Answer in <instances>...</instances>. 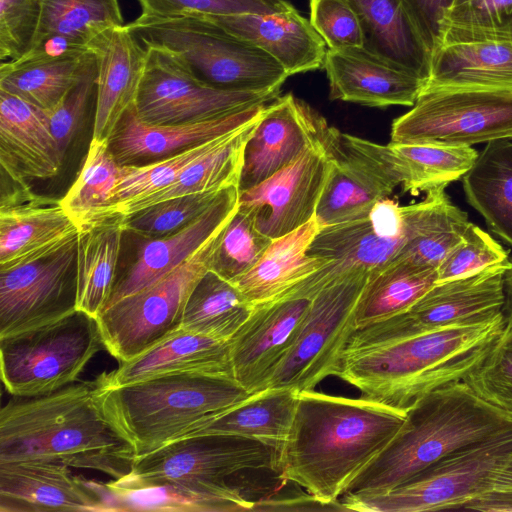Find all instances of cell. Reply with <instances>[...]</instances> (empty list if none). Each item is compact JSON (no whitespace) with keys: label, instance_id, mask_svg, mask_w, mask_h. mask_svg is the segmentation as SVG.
<instances>
[{"label":"cell","instance_id":"1","mask_svg":"<svg viewBox=\"0 0 512 512\" xmlns=\"http://www.w3.org/2000/svg\"><path fill=\"white\" fill-rule=\"evenodd\" d=\"M406 412L360 396L299 392L289 435L278 450V478L325 502L346 493L354 478L385 448Z\"/></svg>","mask_w":512,"mask_h":512},{"label":"cell","instance_id":"2","mask_svg":"<svg viewBox=\"0 0 512 512\" xmlns=\"http://www.w3.org/2000/svg\"><path fill=\"white\" fill-rule=\"evenodd\" d=\"M101 376L51 393L15 397L0 410V462L46 461L119 479L136 453L106 415Z\"/></svg>","mask_w":512,"mask_h":512},{"label":"cell","instance_id":"3","mask_svg":"<svg viewBox=\"0 0 512 512\" xmlns=\"http://www.w3.org/2000/svg\"><path fill=\"white\" fill-rule=\"evenodd\" d=\"M504 314L357 350H345L337 377L360 396L407 411L418 399L464 381L501 334Z\"/></svg>","mask_w":512,"mask_h":512},{"label":"cell","instance_id":"4","mask_svg":"<svg viewBox=\"0 0 512 512\" xmlns=\"http://www.w3.org/2000/svg\"><path fill=\"white\" fill-rule=\"evenodd\" d=\"M512 429V415L481 399L464 381L427 393L385 448L354 478L346 493L389 491L441 458Z\"/></svg>","mask_w":512,"mask_h":512},{"label":"cell","instance_id":"5","mask_svg":"<svg viewBox=\"0 0 512 512\" xmlns=\"http://www.w3.org/2000/svg\"><path fill=\"white\" fill-rule=\"evenodd\" d=\"M100 399L136 458L190 436L249 393L233 376L188 372L120 386L101 375Z\"/></svg>","mask_w":512,"mask_h":512},{"label":"cell","instance_id":"6","mask_svg":"<svg viewBox=\"0 0 512 512\" xmlns=\"http://www.w3.org/2000/svg\"><path fill=\"white\" fill-rule=\"evenodd\" d=\"M145 46L183 59L208 85L235 92H280L289 77L282 65L253 43L196 15H139L126 24Z\"/></svg>","mask_w":512,"mask_h":512},{"label":"cell","instance_id":"7","mask_svg":"<svg viewBox=\"0 0 512 512\" xmlns=\"http://www.w3.org/2000/svg\"><path fill=\"white\" fill-rule=\"evenodd\" d=\"M512 456V429L463 447L383 493H345L347 511L424 512L462 507L491 489L499 468Z\"/></svg>","mask_w":512,"mask_h":512},{"label":"cell","instance_id":"8","mask_svg":"<svg viewBox=\"0 0 512 512\" xmlns=\"http://www.w3.org/2000/svg\"><path fill=\"white\" fill-rule=\"evenodd\" d=\"M105 344L97 318L76 310L51 324L0 338L5 390L34 397L74 383Z\"/></svg>","mask_w":512,"mask_h":512},{"label":"cell","instance_id":"9","mask_svg":"<svg viewBox=\"0 0 512 512\" xmlns=\"http://www.w3.org/2000/svg\"><path fill=\"white\" fill-rule=\"evenodd\" d=\"M224 226L158 281L116 301L99 314L97 320L105 349L113 357L120 362L128 361L181 327L187 298L210 269L216 241Z\"/></svg>","mask_w":512,"mask_h":512},{"label":"cell","instance_id":"10","mask_svg":"<svg viewBox=\"0 0 512 512\" xmlns=\"http://www.w3.org/2000/svg\"><path fill=\"white\" fill-rule=\"evenodd\" d=\"M370 272L355 271L320 289L291 347L275 367L266 388L314 390L337 376L352 334L357 330V302Z\"/></svg>","mask_w":512,"mask_h":512},{"label":"cell","instance_id":"11","mask_svg":"<svg viewBox=\"0 0 512 512\" xmlns=\"http://www.w3.org/2000/svg\"><path fill=\"white\" fill-rule=\"evenodd\" d=\"M391 142L472 146L512 139V94L467 89L423 90L412 108L394 119Z\"/></svg>","mask_w":512,"mask_h":512},{"label":"cell","instance_id":"12","mask_svg":"<svg viewBox=\"0 0 512 512\" xmlns=\"http://www.w3.org/2000/svg\"><path fill=\"white\" fill-rule=\"evenodd\" d=\"M509 265H496L437 282L405 312L357 329L345 350L363 349L504 314V275Z\"/></svg>","mask_w":512,"mask_h":512},{"label":"cell","instance_id":"13","mask_svg":"<svg viewBox=\"0 0 512 512\" xmlns=\"http://www.w3.org/2000/svg\"><path fill=\"white\" fill-rule=\"evenodd\" d=\"M145 47L144 73L134 105L137 117L145 123L206 121L279 97L280 92H235L212 87L176 54L160 47Z\"/></svg>","mask_w":512,"mask_h":512},{"label":"cell","instance_id":"14","mask_svg":"<svg viewBox=\"0 0 512 512\" xmlns=\"http://www.w3.org/2000/svg\"><path fill=\"white\" fill-rule=\"evenodd\" d=\"M404 242L403 208L384 198L350 219L320 227L307 252L327 263L279 298H312L346 274L371 272L395 258Z\"/></svg>","mask_w":512,"mask_h":512},{"label":"cell","instance_id":"15","mask_svg":"<svg viewBox=\"0 0 512 512\" xmlns=\"http://www.w3.org/2000/svg\"><path fill=\"white\" fill-rule=\"evenodd\" d=\"M277 455L276 448L247 437L191 435L137 457L125 477L138 482L225 486L230 476L242 471H276Z\"/></svg>","mask_w":512,"mask_h":512},{"label":"cell","instance_id":"16","mask_svg":"<svg viewBox=\"0 0 512 512\" xmlns=\"http://www.w3.org/2000/svg\"><path fill=\"white\" fill-rule=\"evenodd\" d=\"M319 139L331 162L316 219L320 227L350 219L386 198L403 183L389 145H381L329 126L324 119Z\"/></svg>","mask_w":512,"mask_h":512},{"label":"cell","instance_id":"17","mask_svg":"<svg viewBox=\"0 0 512 512\" xmlns=\"http://www.w3.org/2000/svg\"><path fill=\"white\" fill-rule=\"evenodd\" d=\"M77 243L78 235L32 261L0 270V338L77 310Z\"/></svg>","mask_w":512,"mask_h":512},{"label":"cell","instance_id":"18","mask_svg":"<svg viewBox=\"0 0 512 512\" xmlns=\"http://www.w3.org/2000/svg\"><path fill=\"white\" fill-rule=\"evenodd\" d=\"M238 197L237 186L223 190L203 214L170 235L152 238L124 230L120 254L124 259L120 258L106 307L152 285L183 263L229 221L237 210Z\"/></svg>","mask_w":512,"mask_h":512},{"label":"cell","instance_id":"19","mask_svg":"<svg viewBox=\"0 0 512 512\" xmlns=\"http://www.w3.org/2000/svg\"><path fill=\"white\" fill-rule=\"evenodd\" d=\"M330 167L318 136L289 166L239 193L238 209L248 214L264 235L271 239L284 236L316 216Z\"/></svg>","mask_w":512,"mask_h":512},{"label":"cell","instance_id":"20","mask_svg":"<svg viewBox=\"0 0 512 512\" xmlns=\"http://www.w3.org/2000/svg\"><path fill=\"white\" fill-rule=\"evenodd\" d=\"M324 118L288 93L266 105L243 151L239 193L289 166L318 139Z\"/></svg>","mask_w":512,"mask_h":512},{"label":"cell","instance_id":"21","mask_svg":"<svg viewBox=\"0 0 512 512\" xmlns=\"http://www.w3.org/2000/svg\"><path fill=\"white\" fill-rule=\"evenodd\" d=\"M310 304L311 298L285 297L254 306L229 340L233 376L249 394L266 388L294 342Z\"/></svg>","mask_w":512,"mask_h":512},{"label":"cell","instance_id":"22","mask_svg":"<svg viewBox=\"0 0 512 512\" xmlns=\"http://www.w3.org/2000/svg\"><path fill=\"white\" fill-rule=\"evenodd\" d=\"M90 480L46 461L0 462V512H102Z\"/></svg>","mask_w":512,"mask_h":512},{"label":"cell","instance_id":"23","mask_svg":"<svg viewBox=\"0 0 512 512\" xmlns=\"http://www.w3.org/2000/svg\"><path fill=\"white\" fill-rule=\"evenodd\" d=\"M269 104V103H268ZM267 104H258L233 114L200 122L149 124L131 107L108 140L119 165L151 163L203 144L259 118Z\"/></svg>","mask_w":512,"mask_h":512},{"label":"cell","instance_id":"24","mask_svg":"<svg viewBox=\"0 0 512 512\" xmlns=\"http://www.w3.org/2000/svg\"><path fill=\"white\" fill-rule=\"evenodd\" d=\"M97 62V86L91 141H108L122 116L135 105L147 48L123 25L90 42Z\"/></svg>","mask_w":512,"mask_h":512},{"label":"cell","instance_id":"25","mask_svg":"<svg viewBox=\"0 0 512 512\" xmlns=\"http://www.w3.org/2000/svg\"><path fill=\"white\" fill-rule=\"evenodd\" d=\"M323 68L332 100L370 107L413 106L426 84L364 47L327 49Z\"/></svg>","mask_w":512,"mask_h":512},{"label":"cell","instance_id":"26","mask_svg":"<svg viewBox=\"0 0 512 512\" xmlns=\"http://www.w3.org/2000/svg\"><path fill=\"white\" fill-rule=\"evenodd\" d=\"M46 112L0 90L1 175L14 179H47L63 164Z\"/></svg>","mask_w":512,"mask_h":512},{"label":"cell","instance_id":"27","mask_svg":"<svg viewBox=\"0 0 512 512\" xmlns=\"http://www.w3.org/2000/svg\"><path fill=\"white\" fill-rule=\"evenodd\" d=\"M90 482L102 499V512H238L252 511L254 505L230 484L203 487L138 482L125 476L107 483Z\"/></svg>","mask_w":512,"mask_h":512},{"label":"cell","instance_id":"28","mask_svg":"<svg viewBox=\"0 0 512 512\" xmlns=\"http://www.w3.org/2000/svg\"><path fill=\"white\" fill-rule=\"evenodd\" d=\"M230 33L260 47L289 76L323 68L326 43L310 20L293 6L273 14H240L208 18Z\"/></svg>","mask_w":512,"mask_h":512},{"label":"cell","instance_id":"29","mask_svg":"<svg viewBox=\"0 0 512 512\" xmlns=\"http://www.w3.org/2000/svg\"><path fill=\"white\" fill-rule=\"evenodd\" d=\"M60 199L33 194L0 207V270L32 261L78 235Z\"/></svg>","mask_w":512,"mask_h":512},{"label":"cell","instance_id":"30","mask_svg":"<svg viewBox=\"0 0 512 512\" xmlns=\"http://www.w3.org/2000/svg\"><path fill=\"white\" fill-rule=\"evenodd\" d=\"M199 372L233 376L229 341L179 328L140 355L105 372L112 386L178 373ZM234 377V376H233Z\"/></svg>","mask_w":512,"mask_h":512},{"label":"cell","instance_id":"31","mask_svg":"<svg viewBox=\"0 0 512 512\" xmlns=\"http://www.w3.org/2000/svg\"><path fill=\"white\" fill-rule=\"evenodd\" d=\"M467 89L512 94V43L439 45L423 90Z\"/></svg>","mask_w":512,"mask_h":512},{"label":"cell","instance_id":"32","mask_svg":"<svg viewBox=\"0 0 512 512\" xmlns=\"http://www.w3.org/2000/svg\"><path fill=\"white\" fill-rule=\"evenodd\" d=\"M96 65L90 49L59 56L26 54L1 62L0 90L52 111Z\"/></svg>","mask_w":512,"mask_h":512},{"label":"cell","instance_id":"33","mask_svg":"<svg viewBox=\"0 0 512 512\" xmlns=\"http://www.w3.org/2000/svg\"><path fill=\"white\" fill-rule=\"evenodd\" d=\"M319 229L315 216L298 229L273 239L255 266L233 284L252 306L276 300L327 263L307 252Z\"/></svg>","mask_w":512,"mask_h":512},{"label":"cell","instance_id":"34","mask_svg":"<svg viewBox=\"0 0 512 512\" xmlns=\"http://www.w3.org/2000/svg\"><path fill=\"white\" fill-rule=\"evenodd\" d=\"M349 1L361 23L363 47L426 82L432 54L413 24L403 0Z\"/></svg>","mask_w":512,"mask_h":512},{"label":"cell","instance_id":"35","mask_svg":"<svg viewBox=\"0 0 512 512\" xmlns=\"http://www.w3.org/2000/svg\"><path fill=\"white\" fill-rule=\"evenodd\" d=\"M124 217L114 215L79 228L76 309L95 318L106 307L116 279Z\"/></svg>","mask_w":512,"mask_h":512},{"label":"cell","instance_id":"36","mask_svg":"<svg viewBox=\"0 0 512 512\" xmlns=\"http://www.w3.org/2000/svg\"><path fill=\"white\" fill-rule=\"evenodd\" d=\"M405 242L395 258H404L438 269L446 255L462 240L469 224L444 188L426 193L417 203L402 206Z\"/></svg>","mask_w":512,"mask_h":512},{"label":"cell","instance_id":"37","mask_svg":"<svg viewBox=\"0 0 512 512\" xmlns=\"http://www.w3.org/2000/svg\"><path fill=\"white\" fill-rule=\"evenodd\" d=\"M259 118L222 136L212 150L190 164L171 184L122 206L111 216L125 217L175 197L238 187L244 147Z\"/></svg>","mask_w":512,"mask_h":512},{"label":"cell","instance_id":"38","mask_svg":"<svg viewBox=\"0 0 512 512\" xmlns=\"http://www.w3.org/2000/svg\"><path fill=\"white\" fill-rule=\"evenodd\" d=\"M298 397L297 390L286 387L265 388L251 393L192 435H237L255 439L279 450L289 435Z\"/></svg>","mask_w":512,"mask_h":512},{"label":"cell","instance_id":"39","mask_svg":"<svg viewBox=\"0 0 512 512\" xmlns=\"http://www.w3.org/2000/svg\"><path fill=\"white\" fill-rule=\"evenodd\" d=\"M437 282V268L404 258L374 269L357 302V329L405 312Z\"/></svg>","mask_w":512,"mask_h":512},{"label":"cell","instance_id":"40","mask_svg":"<svg viewBox=\"0 0 512 512\" xmlns=\"http://www.w3.org/2000/svg\"><path fill=\"white\" fill-rule=\"evenodd\" d=\"M466 199L490 229L512 246V141L488 142L462 177Z\"/></svg>","mask_w":512,"mask_h":512},{"label":"cell","instance_id":"41","mask_svg":"<svg viewBox=\"0 0 512 512\" xmlns=\"http://www.w3.org/2000/svg\"><path fill=\"white\" fill-rule=\"evenodd\" d=\"M253 308L235 284L209 269L187 298L180 328L229 341L247 321Z\"/></svg>","mask_w":512,"mask_h":512},{"label":"cell","instance_id":"42","mask_svg":"<svg viewBox=\"0 0 512 512\" xmlns=\"http://www.w3.org/2000/svg\"><path fill=\"white\" fill-rule=\"evenodd\" d=\"M403 175V190L412 195L445 188L474 165L478 152L471 146L428 142H390Z\"/></svg>","mask_w":512,"mask_h":512},{"label":"cell","instance_id":"43","mask_svg":"<svg viewBox=\"0 0 512 512\" xmlns=\"http://www.w3.org/2000/svg\"><path fill=\"white\" fill-rule=\"evenodd\" d=\"M123 25L119 0H42L39 27L30 50L52 36H63L78 47L88 48L103 32Z\"/></svg>","mask_w":512,"mask_h":512},{"label":"cell","instance_id":"44","mask_svg":"<svg viewBox=\"0 0 512 512\" xmlns=\"http://www.w3.org/2000/svg\"><path fill=\"white\" fill-rule=\"evenodd\" d=\"M120 165L108 141H91L82 168L60 204L78 230L101 217L117 184Z\"/></svg>","mask_w":512,"mask_h":512},{"label":"cell","instance_id":"45","mask_svg":"<svg viewBox=\"0 0 512 512\" xmlns=\"http://www.w3.org/2000/svg\"><path fill=\"white\" fill-rule=\"evenodd\" d=\"M463 42L512 43V0H471L449 8L439 45Z\"/></svg>","mask_w":512,"mask_h":512},{"label":"cell","instance_id":"46","mask_svg":"<svg viewBox=\"0 0 512 512\" xmlns=\"http://www.w3.org/2000/svg\"><path fill=\"white\" fill-rule=\"evenodd\" d=\"M221 137L151 163L120 165L117 184L100 218L109 217L122 206L171 184L190 164L212 150Z\"/></svg>","mask_w":512,"mask_h":512},{"label":"cell","instance_id":"47","mask_svg":"<svg viewBox=\"0 0 512 512\" xmlns=\"http://www.w3.org/2000/svg\"><path fill=\"white\" fill-rule=\"evenodd\" d=\"M272 240L261 233L252 218L237 207L218 236L210 270L235 283L255 266Z\"/></svg>","mask_w":512,"mask_h":512},{"label":"cell","instance_id":"48","mask_svg":"<svg viewBox=\"0 0 512 512\" xmlns=\"http://www.w3.org/2000/svg\"><path fill=\"white\" fill-rule=\"evenodd\" d=\"M222 191L175 197L145 207L124 217L125 230L152 238L173 234L203 214Z\"/></svg>","mask_w":512,"mask_h":512},{"label":"cell","instance_id":"49","mask_svg":"<svg viewBox=\"0 0 512 512\" xmlns=\"http://www.w3.org/2000/svg\"><path fill=\"white\" fill-rule=\"evenodd\" d=\"M484 401L512 415V320L482 362L464 380Z\"/></svg>","mask_w":512,"mask_h":512},{"label":"cell","instance_id":"50","mask_svg":"<svg viewBox=\"0 0 512 512\" xmlns=\"http://www.w3.org/2000/svg\"><path fill=\"white\" fill-rule=\"evenodd\" d=\"M141 15L173 17L196 15L215 18L240 14H273L293 7L286 0H137Z\"/></svg>","mask_w":512,"mask_h":512},{"label":"cell","instance_id":"51","mask_svg":"<svg viewBox=\"0 0 512 512\" xmlns=\"http://www.w3.org/2000/svg\"><path fill=\"white\" fill-rule=\"evenodd\" d=\"M507 252L488 233L469 222L462 240L438 267V282L467 276L485 268L508 264Z\"/></svg>","mask_w":512,"mask_h":512},{"label":"cell","instance_id":"52","mask_svg":"<svg viewBox=\"0 0 512 512\" xmlns=\"http://www.w3.org/2000/svg\"><path fill=\"white\" fill-rule=\"evenodd\" d=\"M310 22L328 49L360 48L364 35L349 0H309Z\"/></svg>","mask_w":512,"mask_h":512},{"label":"cell","instance_id":"53","mask_svg":"<svg viewBox=\"0 0 512 512\" xmlns=\"http://www.w3.org/2000/svg\"><path fill=\"white\" fill-rule=\"evenodd\" d=\"M42 0H0V59L26 54L35 39Z\"/></svg>","mask_w":512,"mask_h":512},{"label":"cell","instance_id":"54","mask_svg":"<svg viewBox=\"0 0 512 512\" xmlns=\"http://www.w3.org/2000/svg\"><path fill=\"white\" fill-rule=\"evenodd\" d=\"M96 86L97 62L55 109L45 111L51 132L64 158L82 124L92 98L96 97Z\"/></svg>","mask_w":512,"mask_h":512},{"label":"cell","instance_id":"55","mask_svg":"<svg viewBox=\"0 0 512 512\" xmlns=\"http://www.w3.org/2000/svg\"><path fill=\"white\" fill-rule=\"evenodd\" d=\"M454 2L455 0H403L413 24L431 54L440 42L444 14Z\"/></svg>","mask_w":512,"mask_h":512},{"label":"cell","instance_id":"56","mask_svg":"<svg viewBox=\"0 0 512 512\" xmlns=\"http://www.w3.org/2000/svg\"><path fill=\"white\" fill-rule=\"evenodd\" d=\"M252 511H347V509L340 500L325 502L308 493L293 497L263 499L254 502Z\"/></svg>","mask_w":512,"mask_h":512},{"label":"cell","instance_id":"57","mask_svg":"<svg viewBox=\"0 0 512 512\" xmlns=\"http://www.w3.org/2000/svg\"><path fill=\"white\" fill-rule=\"evenodd\" d=\"M462 509L482 512H512V489H490L469 501Z\"/></svg>","mask_w":512,"mask_h":512},{"label":"cell","instance_id":"58","mask_svg":"<svg viewBox=\"0 0 512 512\" xmlns=\"http://www.w3.org/2000/svg\"><path fill=\"white\" fill-rule=\"evenodd\" d=\"M491 489H512V456L495 473Z\"/></svg>","mask_w":512,"mask_h":512},{"label":"cell","instance_id":"59","mask_svg":"<svg viewBox=\"0 0 512 512\" xmlns=\"http://www.w3.org/2000/svg\"><path fill=\"white\" fill-rule=\"evenodd\" d=\"M504 315L512 320V260L504 275Z\"/></svg>","mask_w":512,"mask_h":512},{"label":"cell","instance_id":"60","mask_svg":"<svg viewBox=\"0 0 512 512\" xmlns=\"http://www.w3.org/2000/svg\"><path fill=\"white\" fill-rule=\"evenodd\" d=\"M468 1H471V0H455L453 6L460 5V4H463V3L468 2Z\"/></svg>","mask_w":512,"mask_h":512}]
</instances>
